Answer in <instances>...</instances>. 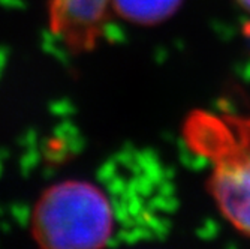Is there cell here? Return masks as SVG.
Masks as SVG:
<instances>
[{"instance_id": "obj_1", "label": "cell", "mask_w": 250, "mask_h": 249, "mask_svg": "<svg viewBox=\"0 0 250 249\" xmlns=\"http://www.w3.org/2000/svg\"><path fill=\"white\" fill-rule=\"evenodd\" d=\"M185 137L211 164L210 191L220 213L250 237V119L196 111Z\"/></svg>"}, {"instance_id": "obj_2", "label": "cell", "mask_w": 250, "mask_h": 249, "mask_svg": "<svg viewBox=\"0 0 250 249\" xmlns=\"http://www.w3.org/2000/svg\"><path fill=\"white\" fill-rule=\"evenodd\" d=\"M32 230L33 237L48 248H98L114 233V213L101 188L66 180L41 195Z\"/></svg>"}, {"instance_id": "obj_3", "label": "cell", "mask_w": 250, "mask_h": 249, "mask_svg": "<svg viewBox=\"0 0 250 249\" xmlns=\"http://www.w3.org/2000/svg\"><path fill=\"white\" fill-rule=\"evenodd\" d=\"M51 32L67 47L85 50L104 33L111 0H50Z\"/></svg>"}, {"instance_id": "obj_4", "label": "cell", "mask_w": 250, "mask_h": 249, "mask_svg": "<svg viewBox=\"0 0 250 249\" xmlns=\"http://www.w3.org/2000/svg\"><path fill=\"white\" fill-rule=\"evenodd\" d=\"M178 3L180 0H111V9L127 21L151 24L169 17Z\"/></svg>"}, {"instance_id": "obj_5", "label": "cell", "mask_w": 250, "mask_h": 249, "mask_svg": "<svg viewBox=\"0 0 250 249\" xmlns=\"http://www.w3.org/2000/svg\"><path fill=\"white\" fill-rule=\"evenodd\" d=\"M237 2L240 3V6H241L244 11H247V12L250 14V0H237Z\"/></svg>"}]
</instances>
